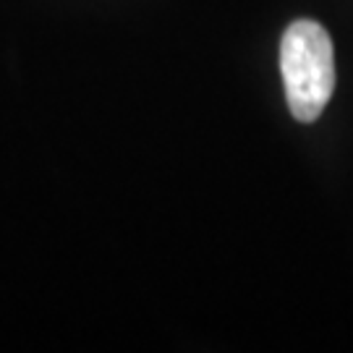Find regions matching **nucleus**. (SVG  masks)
Segmentation results:
<instances>
[{
  "mask_svg": "<svg viewBox=\"0 0 353 353\" xmlns=\"http://www.w3.org/2000/svg\"><path fill=\"white\" fill-rule=\"evenodd\" d=\"M280 71L290 115L301 123L316 121L335 92V50L325 26L293 21L280 45Z\"/></svg>",
  "mask_w": 353,
  "mask_h": 353,
  "instance_id": "obj_1",
  "label": "nucleus"
}]
</instances>
